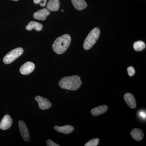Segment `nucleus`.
<instances>
[{
    "label": "nucleus",
    "instance_id": "423d86ee",
    "mask_svg": "<svg viewBox=\"0 0 146 146\" xmlns=\"http://www.w3.org/2000/svg\"><path fill=\"white\" fill-rule=\"evenodd\" d=\"M35 65L31 62H27L21 66L20 72L22 74L26 75L30 74L34 71Z\"/></svg>",
    "mask_w": 146,
    "mask_h": 146
},
{
    "label": "nucleus",
    "instance_id": "39448f33",
    "mask_svg": "<svg viewBox=\"0 0 146 146\" xmlns=\"http://www.w3.org/2000/svg\"><path fill=\"white\" fill-rule=\"evenodd\" d=\"M35 100L38 102L39 108L42 110H46L51 107V103L46 98L40 96H37L35 97Z\"/></svg>",
    "mask_w": 146,
    "mask_h": 146
},
{
    "label": "nucleus",
    "instance_id": "6ab92c4d",
    "mask_svg": "<svg viewBox=\"0 0 146 146\" xmlns=\"http://www.w3.org/2000/svg\"><path fill=\"white\" fill-rule=\"evenodd\" d=\"M127 71L128 74L130 76H132L135 74V69L132 66H130V67H128L127 69Z\"/></svg>",
    "mask_w": 146,
    "mask_h": 146
},
{
    "label": "nucleus",
    "instance_id": "5701e85b",
    "mask_svg": "<svg viewBox=\"0 0 146 146\" xmlns=\"http://www.w3.org/2000/svg\"><path fill=\"white\" fill-rule=\"evenodd\" d=\"M13 1H18V0H13Z\"/></svg>",
    "mask_w": 146,
    "mask_h": 146
},
{
    "label": "nucleus",
    "instance_id": "f257e3e1",
    "mask_svg": "<svg viewBox=\"0 0 146 146\" xmlns=\"http://www.w3.org/2000/svg\"><path fill=\"white\" fill-rule=\"evenodd\" d=\"M81 84L80 78L77 75L65 77L60 80L58 83L60 88L72 91L78 89Z\"/></svg>",
    "mask_w": 146,
    "mask_h": 146
},
{
    "label": "nucleus",
    "instance_id": "1a4fd4ad",
    "mask_svg": "<svg viewBox=\"0 0 146 146\" xmlns=\"http://www.w3.org/2000/svg\"><path fill=\"white\" fill-rule=\"evenodd\" d=\"M12 123L13 121L10 116L5 115L0 123V129L3 130L8 129L11 126Z\"/></svg>",
    "mask_w": 146,
    "mask_h": 146
},
{
    "label": "nucleus",
    "instance_id": "b1692460",
    "mask_svg": "<svg viewBox=\"0 0 146 146\" xmlns=\"http://www.w3.org/2000/svg\"><path fill=\"white\" fill-rule=\"evenodd\" d=\"M61 11H62V12H63V10H61Z\"/></svg>",
    "mask_w": 146,
    "mask_h": 146
},
{
    "label": "nucleus",
    "instance_id": "9b49d317",
    "mask_svg": "<svg viewBox=\"0 0 146 146\" xmlns=\"http://www.w3.org/2000/svg\"><path fill=\"white\" fill-rule=\"evenodd\" d=\"M60 7L59 0H50L47 4L46 8L51 11H58Z\"/></svg>",
    "mask_w": 146,
    "mask_h": 146
},
{
    "label": "nucleus",
    "instance_id": "4468645a",
    "mask_svg": "<svg viewBox=\"0 0 146 146\" xmlns=\"http://www.w3.org/2000/svg\"><path fill=\"white\" fill-rule=\"evenodd\" d=\"M108 109V107L106 105H102L100 106L93 108L91 110V113L92 115L94 116H97L98 115L104 114Z\"/></svg>",
    "mask_w": 146,
    "mask_h": 146
},
{
    "label": "nucleus",
    "instance_id": "ddd939ff",
    "mask_svg": "<svg viewBox=\"0 0 146 146\" xmlns=\"http://www.w3.org/2000/svg\"><path fill=\"white\" fill-rule=\"evenodd\" d=\"M131 135L136 141H141L143 138L144 133L140 129L134 128L131 132Z\"/></svg>",
    "mask_w": 146,
    "mask_h": 146
},
{
    "label": "nucleus",
    "instance_id": "9d476101",
    "mask_svg": "<svg viewBox=\"0 0 146 146\" xmlns=\"http://www.w3.org/2000/svg\"><path fill=\"white\" fill-rule=\"evenodd\" d=\"M124 99L129 107L135 108L136 106V103L135 98L130 93H126L124 96Z\"/></svg>",
    "mask_w": 146,
    "mask_h": 146
},
{
    "label": "nucleus",
    "instance_id": "4be33fe9",
    "mask_svg": "<svg viewBox=\"0 0 146 146\" xmlns=\"http://www.w3.org/2000/svg\"><path fill=\"white\" fill-rule=\"evenodd\" d=\"M139 115L143 119L146 118V113L144 112H141L139 114Z\"/></svg>",
    "mask_w": 146,
    "mask_h": 146
},
{
    "label": "nucleus",
    "instance_id": "aec40b11",
    "mask_svg": "<svg viewBox=\"0 0 146 146\" xmlns=\"http://www.w3.org/2000/svg\"><path fill=\"white\" fill-rule=\"evenodd\" d=\"M35 4H39L41 7H44L46 5L47 0H33Z\"/></svg>",
    "mask_w": 146,
    "mask_h": 146
},
{
    "label": "nucleus",
    "instance_id": "dca6fc26",
    "mask_svg": "<svg viewBox=\"0 0 146 146\" xmlns=\"http://www.w3.org/2000/svg\"><path fill=\"white\" fill-rule=\"evenodd\" d=\"M73 5L77 10H82L86 8L87 3L84 0H71Z\"/></svg>",
    "mask_w": 146,
    "mask_h": 146
},
{
    "label": "nucleus",
    "instance_id": "2eb2a0df",
    "mask_svg": "<svg viewBox=\"0 0 146 146\" xmlns=\"http://www.w3.org/2000/svg\"><path fill=\"white\" fill-rule=\"evenodd\" d=\"M43 29V25L42 24L35 22V21H30L28 25L26 27L27 30L31 31L33 29H34L36 31H40Z\"/></svg>",
    "mask_w": 146,
    "mask_h": 146
},
{
    "label": "nucleus",
    "instance_id": "f03ea898",
    "mask_svg": "<svg viewBox=\"0 0 146 146\" xmlns=\"http://www.w3.org/2000/svg\"><path fill=\"white\" fill-rule=\"evenodd\" d=\"M71 41V36L69 35H63L55 40L52 44L53 50L57 54H62L68 49Z\"/></svg>",
    "mask_w": 146,
    "mask_h": 146
},
{
    "label": "nucleus",
    "instance_id": "0eeeda50",
    "mask_svg": "<svg viewBox=\"0 0 146 146\" xmlns=\"http://www.w3.org/2000/svg\"><path fill=\"white\" fill-rule=\"evenodd\" d=\"M18 126L21 136L23 138L24 141L25 142H28L30 140V136L26 125L23 121L21 120L18 122Z\"/></svg>",
    "mask_w": 146,
    "mask_h": 146
},
{
    "label": "nucleus",
    "instance_id": "412c9836",
    "mask_svg": "<svg viewBox=\"0 0 146 146\" xmlns=\"http://www.w3.org/2000/svg\"><path fill=\"white\" fill-rule=\"evenodd\" d=\"M47 146H59V145L55 143L53 141L49 139L46 142Z\"/></svg>",
    "mask_w": 146,
    "mask_h": 146
},
{
    "label": "nucleus",
    "instance_id": "20e7f679",
    "mask_svg": "<svg viewBox=\"0 0 146 146\" xmlns=\"http://www.w3.org/2000/svg\"><path fill=\"white\" fill-rule=\"evenodd\" d=\"M24 50L23 48H16L6 55L3 59V61L5 64H10L21 56Z\"/></svg>",
    "mask_w": 146,
    "mask_h": 146
},
{
    "label": "nucleus",
    "instance_id": "7ed1b4c3",
    "mask_svg": "<svg viewBox=\"0 0 146 146\" xmlns=\"http://www.w3.org/2000/svg\"><path fill=\"white\" fill-rule=\"evenodd\" d=\"M100 33V29L98 28H95L91 31L84 42V49L89 50L94 46L99 37Z\"/></svg>",
    "mask_w": 146,
    "mask_h": 146
},
{
    "label": "nucleus",
    "instance_id": "f3484780",
    "mask_svg": "<svg viewBox=\"0 0 146 146\" xmlns=\"http://www.w3.org/2000/svg\"><path fill=\"white\" fill-rule=\"evenodd\" d=\"M133 47L136 51H141L145 48L146 45L143 41H138L134 43Z\"/></svg>",
    "mask_w": 146,
    "mask_h": 146
},
{
    "label": "nucleus",
    "instance_id": "f8f14e48",
    "mask_svg": "<svg viewBox=\"0 0 146 146\" xmlns=\"http://www.w3.org/2000/svg\"><path fill=\"white\" fill-rule=\"evenodd\" d=\"M54 129L55 130L58 132L66 134L72 133L74 130V127L70 125H66L62 127L55 126Z\"/></svg>",
    "mask_w": 146,
    "mask_h": 146
},
{
    "label": "nucleus",
    "instance_id": "6e6552de",
    "mask_svg": "<svg viewBox=\"0 0 146 146\" xmlns=\"http://www.w3.org/2000/svg\"><path fill=\"white\" fill-rule=\"evenodd\" d=\"M50 11L47 8H43L33 13V17L36 20L44 21L46 19L47 16L50 15Z\"/></svg>",
    "mask_w": 146,
    "mask_h": 146
},
{
    "label": "nucleus",
    "instance_id": "a211bd4d",
    "mask_svg": "<svg viewBox=\"0 0 146 146\" xmlns=\"http://www.w3.org/2000/svg\"><path fill=\"white\" fill-rule=\"evenodd\" d=\"M99 143V139L98 138H94L90 141H88L84 145L85 146H97Z\"/></svg>",
    "mask_w": 146,
    "mask_h": 146
}]
</instances>
